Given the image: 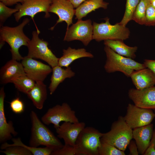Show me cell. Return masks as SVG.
I'll use <instances>...</instances> for the list:
<instances>
[{
	"instance_id": "1",
	"label": "cell",
	"mask_w": 155,
	"mask_h": 155,
	"mask_svg": "<svg viewBox=\"0 0 155 155\" xmlns=\"http://www.w3.org/2000/svg\"><path fill=\"white\" fill-rule=\"evenodd\" d=\"M30 116L31 127L30 146L38 147L44 146L53 151L63 146V145L58 138L40 119L35 112L32 111Z\"/></svg>"
},
{
	"instance_id": "2",
	"label": "cell",
	"mask_w": 155,
	"mask_h": 155,
	"mask_svg": "<svg viewBox=\"0 0 155 155\" xmlns=\"http://www.w3.org/2000/svg\"><path fill=\"white\" fill-rule=\"evenodd\" d=\"M28 18L24 19L22 22L15 27L2 26L0 29V48L7 42L11 48L12 59L18 61L23 58L19 50L22 46H27L30 39L24 33V27L29 22Z\"/></svg>"
},
{
	"instance_id": "3",
	"label": "cell",
	"mask_w": 155,
	"mask_h": 155,
	"mask_svg": "<svg viewBox=\"0 0 155 155\" xmlns=\"http://www.w3.org/2000/svg\"><path fill=\"white\" fill-rule=\"evenodd\" d=\"M104 50L106 58L104 67L108 73L120 71L126 76L130 77L134 71L146 68L144 64L121 55L107 46H105Z\"/></svg>"
},
{
	"instance_id": "4",
	"label": "cell",
	"mask_w": 155,
	"mask_h": 155,
	"mask_svg": "<svg viewBox=\"0 0 155 155\" xmlns=\"http://www.w3.org/2000/svg\"><path fill=\"white\" fill-rule=\"evenodd\" d=\"M132 129L125 122L122 116L112 124L110 130L103 133L101 141L112 145L124 151L133 138Z\"/></svg>"
},
{
	"instance_id": "5",
	"label": "cell",
	"mask_w": 155,
	"mask_h": 155,
	"mask_svg": "<svg viewBox=\"0 0 155 155\" xmlns=\"http://www.w3.org/2000/svg\"><path fill=\"white\" fill-rule=\"evenodd\" d=\"M102 134L93 127H85L75 142L76 155H99L98 148Z\"/></svg>"
},
{
	"instance_id": "6",
	"label": "cell",
	"mask_w": 155,
	"mask_h": 155,
	"mask_svg": "<svg viewBox=\"0 0 155 155\" xmlns=\"http://www.w3.org/2000/svg\"><path fill=\"white\" fill-rule=\"evenodd\" d=\"M105 20L104 22H93V39L100 42L107 40L123 41L129 38L130 32L126 26L119 23L111 25L109 18Z\"/></svg>"
},
{
	"instance_id": "7",
	"label": "cell",
	"mask_w": 155,
	"mask_h": 155,
	"mask_svg": "<svg viewBox=\"0 0 155 155\" xmlns=\"http://www.w3.org/2000/svg\"><path fill=\"white\" fill-rule=\"evenodd\" d=\"M40 33L38 30L33 31L32 39L27 46L28 49L27 56L43 60L52 68L58 65L59 58H57L49 49L48 42L39 38Z\"/></svg>"
},
{
	"instance_id": "8",
	"label": "cell",
	"mask_w": 155,
	"mask_h": 155,
	"mask_svg": "<svg viewBox=\"0 0 155 155\" xmlns=\"http://www.w3.org/2000/svg\"><path fill=\"white\" fill-rule=\"evenodd\" d=\"M41 120L46 125L53 124L55 129L59 127L60 123L62 121L71 123L79 121L75 111L66 102L49 108L42 117Z\"/></svg>"
},
{
	"instance_id": "9",
	"label": "cell",
	"mask_w": 155,
	"mask_h": 155,
	"mask_svg": "<svg viewBox=\"0 0 155 155\" xmlns=\"http://www.w3.org/2000/svg\"><path fill=\"white\" fill-rule=\"evenodd\" d=\"M93 26L90 20L78 19L67 29L63 40L68 42L78 40L87 46L93 39Z\"/></svg>"
},
{
	"instance_id": "10",
	"label": "cell",
	"mask_w": 155,
	"mask_h": 155,
	"mask_svg": "<svg viewBox=\"0 0 155 155\" xmlns=\"http://www.w3.org/2000/svg\"><path fill=\"white\" fill-rule=\"evenodd\" d=\"M155 117L152 109L141 108L129 104L123 118L129 126L133 129L151 123Z\"/></svg>"
},
{
	"instance_id": "11",
	"label": "cell",
	"mask_w": 155,
	"mask_h": 155,
	"mask_svg": "<svg viewBox=\"0 0 155 155\" xmlns=\"http://www.w3.org/2000/svg\"><path fill=\"white\" fill-rule=\"evenodd\" d=\"M52 0H23L21 3H18L15 8L18 11L14 14L16 21L18 22L23 16H29L33 18L37 13H45V18L50 17L49 12Z\"/></svg>"
},
{
	"instance_id": "12",
	"label": "cell",
	"mask_w": 155,
	"mask_h": 155,
	"mask_svg": "<svg viewBox=\"0 0 155 155\" xmlns=\"http://www.w3.org/2000/svg\"><path fill=\"white\" fill-rule=\"evenodd\" d=\"M21 63L26 75L36 82H43L52 72V68L49 65L27 56L24 57Z\"/></svg>"
},
{
	"instance_id": "13",
	"label": "cell",
	"mask_w": 155,
	"mask_h": 155,
	"mask_svg": "<svg viewBox=\"0 0 155 155\" xmlns=\"http://www.w3.org/2000/svg\"><path fill=\"white\" fill-rule=\"evenodd\" d=\"M128 95L136 106L155 109V86L141 90L131 88L129 90Z\"/></svg>"
},
{
	"instance_id": "14",
	"label": "cell",
	"mask_w": 155,
	"mask_h": 155,
	"mask_svg": "<svg viewBox=\"0 0 155 155\" xmlns=\"http://www.w3.org/2000/svg\"><path fill=\"white\" fill-rule=\"evenodd\" d=\"M69 0H52V3L49 10V12L57 14L59 17L56 23L51 30L58 23L63 21L67 25V29L72 24L73 16L75 14V9Z\"/></svg>"
},
{
	"instance_id": "15",
	"label": "cell",
	"mask_w": 155,
	"mask_h": 155,
	"mask_svg": "<svg viewBox=\"0 0 155 155\" xmlns=\"http://www.w3.org/2000/svg\"><path fill=\"white\" fill-rule=\"evenodd\" d=\"M85 126L83 122H64L55 129L57 137L63 139L65 144L74 146L80 133Z\"/></svg>"
},
{
	"instance_id": "16",
	"label": "cell",
	"mask_w": 155,
	"mask_h": 155,
	"mask_svg": "<svg viewBox=\"0 0 155 155\" xmlns=\"http://www.w3.org/2000/svg\"><path fill=\"white\" fill-rule=\"evenodd\" d=\"M5 94L3 87L0 90V143H3L12 139V135L18 134L13 127V122H8L5 115L4 101Z\"/></svg>"
},
{
	"instance_id": "17",
	"label": "cell",
	"mask_w": 155,
	"mask_h": 155,
	"mask_svg": "<svg viewBox=\"0 0 155 155\" xmlns=\"http://www.w3.org/2000/svg\"><path fill=\"white\" fill-rule=\"evenodd\" d=\"M26 75L21 63L11 59L2 66L0 70V83L5 84L12 83L14 79Z\"/></svg>"
},
{
	"instance_id": "18",
	"label": "cell",
	"mask_w": 155,
	"mask_h": 155,
	"mask_svg": "<svg viewBox=\"0 0 155 155\" xmlns=\"http://www.w3.org/2000/svg\"><path fill=\"white\" fill-rule=\"evenodd\" d=\"M153 130V125L150 123L132 130L133 138L135 140L140 154L143 155L149 146Z\"/></svg>"
},
{
	"instance_id": "19",
	"label": "cell",
	"mask_w": 155,
	"mask_h": 155,
	"mask_svg": "<svg viewBox=\"0 0 155 155\" xmlns=\"http://www.w3.org/2000/svg\"><path fill=\"white\" fill-rule=\"evenodd\" d=\"M130 77L137 89H143L155 85V75L146 67L134 71Z\"/></svg>"
},
{
	"instance_id": "20",
	"label": "cell",
	"mask_w": 155,
	"mask_h": 155,
	"mask_svg": "<svg viewBox=\"0 0 155 155\" xmlns=\"http://www.w3.org/2000/svg\"><path fill=\"white\" fill-rule=\"evenodd\" d=\"M62 56L59 59L58 65L67 67L75 60L83 57L93 58V55L84 48L77 49L69 47L63 50Z\"/></svg>"
},
{
	"instance_id": "21",
	"label": "cell",
	"mask_w": 155,
	"mask_h": 155,
	"mask_svg": "<svg viewBox=\"0 0 155 155\" xmlns=\"http://www.w3.org/2000/svg\"><path fill=\"white\" fill-rule=\"evenodd\" d=\"M52 68L51 83L49 87L51 95L55 92L59 85L66 79L71 78L75 75V73L69 66L64 69L58 65Z\"/></svg>"
},
{
	"instance_id": "22",
	"label": "cell",
	"mask_w": 155,
	"mask_h": 155,
	"mask_svg": "<svg viewBox=\"0 0 155 155\" xmlns=\"http://www.w3.org/2000/svg\"><path fill=\"white\" fill-rule=\"evenodd\" d=\"M26 94L36 108L42 109L47 97L46 86L43 82H36L34 86Z\"/></svg>"
},
{
	"instance_id": "23",
	"label": "cell",
	"mask_w": 155,
	"mask_h": 155,
	"mask_svg": "<svg viewBox=\"0 0 155 155\" xmlns=\"http://www.w3.org/2000/svg\"><path fill=\"white\" fill-rule=\"evenodd\" d=\"M104 44L121 55L132 59L136 57L135 53L137 47L129 46L125 44L123 40H107L104 41Z\"/></svg>"
},
{
	"instance_id": "24",
	"label": "cell",
	"mask_w": 155,
	"mask_h": 155,
	"mask_svg": "<svg viewBox=\"0 0 155 155\" xmlns=\"http://www.w3.org/2000/svg\"><path fill=\"white\" fill-rule=\"evenodd\" d=\"M104 0H87L75 9L76 19H81L96 9L102 8L106 9L109 3Z\"/></svg>"
},
{
	"instance_id": "25",
	"label": "cell",
	"mask_w": 155,
	"mask_h": 155,
	"mask_svg": "<svg viewBox=\"0 0 155 155\" xmlns=\"http://www.w3.org/2000/svg\"><path fill=\"white\" fill-rule=\"evenodd\" d=\"M12 144H9L7 142L2 143L0 146L1 149L4 150L7 147L11 146H23L29 150L33 155H51L53 150L49 148L34 147L27 146L24 144L19 137L12 138Z\"/></svg>"
},
{
	"instance_id": "26",
	"label": "cell",
	"mask_w": 155,
	"mask_h": 155,
	"mask_svg": "<svg viewBox=\"0 0 155 155\" xmlns=\"http://www.w3.org/2000/svg\"><path fill=\"white\" fill-rule=\"evenodd\" d=\"M12 83L18 90L26 94L34 86L36 82L25 75L14 79Z\"/></svg>"
},
{
	"instance_id": "27",
	"label": "cell",
	"mask_w": 155,
	"mask_h": 155,
	"mask_svg": "<svg viewBox=\"0 0 155 155\" xmlns=\"http://www.w3.org/2000/svg\"><path fill=\"white\" fill-rule=\"evenodd\" d=\"M150 2L149 0H140L133 13L132 20L140 24H145L146 9Z\"/></svg>"
},
{
	"instance_id": "28",
	"label": "cell",
	"mask_w": 155,
	"mask_h": 155,
	"mask_svg": "<svg viewBox=\"0 0 155 155\" xmlns=\"http://www.w3.org/2000/svg\"><path fill=\"white\" fill-rule=\"evenodd\" d=\"M140 0H126L125 10L120 24L126 26L132 20L135 10Z\"/></svg>"
},
{
	"instance_id": "29",
	"label": "cell",
	"mask_w": 155,
	"mask_h": 155,
	"mask_svg": "<svg viewBox=\"0 0 155 155\" xmlns=\"http://www.w3.org/2000/svg\"><path fill=\"white\" fill-rule=\"evenodd\" d=\"M99 155H125L124 151L118 149L114 146L101 142L98 148Z\"/></svg>"
},
{
	"instance_id": "30",
	"label": "cell",
	"mask_w": 155,
	"mask_h": 155,
	"mask_svg": "<svg viewBox=\"0 0 155 155\" xmlns=\"http://www.w3.org/2000/svg\"><path fill=\"white\" fill-rule=\"evenodd\" d=\"M0 152L6 155H32V152L28 149L19 146H9Z\"/></svg>"
},
{
	"instance_id": "31",
	"label": "cell",
	"mask_w": 155,
	"mask_h": 155,
	"mask_svg": "<svg viewBox=\"0 0 155 155\" xmlns=\"http://www.w3.org/2000/svg\"><path fill=\"white\" fill-rule=\"evenodd\" d=\"M18 11L16 8H11L0 2V25L2 26L3 24L13 13Z\"/></svg>"
},
{
	"instance_id": "32",
	"label": "cell",
	"mask_w": 155,
	"mask_h": 155,
	"mask_svg": "<svg viewBox=\"0 0 155 155\" xmlns=\"http://www.w3.org/2000/svg\"><path fill=\"white\" fill-rule=\"evenodd\" d=\"M75 146L64 144L61 148L53 151L51 155H76Z\"/></svg>"
},
{
	"instance_id": "33",
	"label": "cell",
	"mask_w": 155,
	"mask_h": 155,
	"mask_svg": "<svg viewBox=\"0 0 155 155\" xmlns=\"http://www.w3.org/2000/svg\"><path fill=\"white\" fill-rule=\"evenodd\" d=\"M9 104L10 108L14 113L20 114L24 112V104L18 98L13 99Z\"/></svg>"
},
{
	"instance_id": "34",
	"label": "cell",
	"mask_w": 155,
	"mask_h": 155,
	"mask_svg": "<svg viewBox=\"0 0 155 155\" xmlns=\"http://www.w3.org/2000/svg\"><path fill=\"white\" fill-rule=\"evenodd\" d=\"M146 23L145 25H155V8L150 3L148 5L146 11Z\"/></svg>"
},
{
	"instance_id": "35",
	"label": "cell",
	"mask_w": 155,
	"mask_h": 155,
	"mask_svg": "<svg viewBox=\"0 0 155 155\" xmlns=\"http://www.w3.org/2000/svg\"><path fill=\"white\" fill-rule=\"evenodd\" d=\"M128 147L129 150V155H139V153L135 141L131 140L129 143Z\"/></svg>"
},
{
	"instance_id": "36",
	"label": "cell",
	"mask_w": 155,
	"mask_h": 155,
	"mask_svg": "<svg viewBox=\"0 0 155 155\" xmlns=\"http://www.w3.org/2000/svg\"><path fill=\"white\" fill-rule=\"evenodd\" d=\"M143 64L146 67L151 70L155 75V59H145Z\"/></svg>"
},
{
	"instance_id": "37",
	"label": "cell",
	"mask_w": 155,
	"mask_h": 155,
	"mask_svg": "<svg viewBox=\"0 0 155 155\" xmlns=\"http://www.w3.org/2000/svg\"><path fill=\"white\" fill-rule=\"evenodd\" d=\"M23 1V0H0V2L8 6L17 4L18 3H21Z\"/></svg>"
},
{
	"instance_id": "38",
	"label": "cell",
	"mask_w": 155,
	"mask_h": 155,
	"mask_svg": "<svg viewBox=\"0 0 155 155\" xmlns=\"http://www.w3.org/2000/svg\"><path fill=\"white\" fill-rule=\"evenodd\" d=\"M143 155H155V149L152 144H150Z\"/></svg>"
},
{
	"instance_id": "39",
	"label": "cell",
	"mask_w": 155,
	"mask_h": 155,
	"mask_svg": "<svg viewBox=\"0 0 155 155\" xmlns=\"http://www.w3.org/2000/svg\"><path fill=\"white\" fill-rule=\"evenodd\" d=\"M74 8H77L84 2L87 0H69Z\"/></svg>"
},
{
	"instance_id": "40",
	"label": "cell",
	"mask_w": 155,
	"mask_h": 155,
	"mask_svg": "<svg viewBox=\"0 0 155 155\" xmlns=\"http://www.w3.org/2000/svg\"><path fill=\"white\" fill-rule=\"evenodd\" d=\"M150 144H152L155 149V128L153 130L152 135L151 138Z\"/></svg>"
},
{
	"instance_id": "41",
	"label": "cell",
	"mask_w": 155,
	"mask_h": 155,
	"mask_svg": "<svg viewBox=\"0 0 155 155\" xmlns=\"http://www.w3.org/2000/svg\"><path fill=\"white\" fill-rule=\"evenodd\" d=\"M151 3L152 5L155 8V0L151 1Z\"/></svg>"
},
{
	"instance_id": "42",
	"label": "cell",
	"mask_w": 155,
	"mask_h": 155,
	"mask_svg": "<svg viewBox=\"0 0 155 155\" xmlns=\"http://www.w3.org/2000/svg\"><path fill=\"white\" fill-rule=\"evenodd\" d=\"M149 0L150 1H154V0Z\"/></svg>"
},
{
	"instance_id": "43",
	"label": "cell",
	"mask_w": 155,
	"mask_h": 155,
	"mask_svg": "<svg viewBox=\"0 0 155 155\" xmlns=\"http://www.w3.org/2000/svg\"><path fill=\"white\" fill-rule=\"evenodd\" d=\"M154 113H155V111H154Z\"/></svg>"
}]
</instances>
